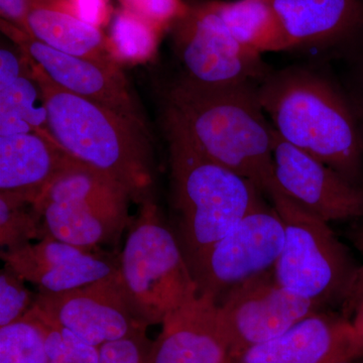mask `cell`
<instances>
[{
    "instance_id": "6da1fadb",
    "label": "cell",
    "mask_w": 363,
    "mask_h": 363,
    "mask_svg": "<svg viewBox=\"0 0 363 363\" xmlns=\"http://www.w3.org/2000/svg\"><path fill=\"white\" fill-rule=\"evenodd\" d=\"M164 123L175 126L205 156L252 182L267 197L279 187L274 128L252 84L208 86L182 76L167 94Z\"/></svg>"
},
{
    "instance_id": "7a4b0ae2",
    "label": "cell",
    "mask_w": 363,
    "mask_h": 363,
    "mask_svg": "<svg viewBox=\"0 0 363 363\" xmlns=\"http://www.w3.org/2000/svg\"><path fill=\"white\" fill-rule=\"evenodd\" d=\"M32 62L55 140L74 159L121 182L133 202L154 198V156L147 125L61 89Z\"/></svg>"
},
{
    "instance_id": "3957f363",
    "label": "cell",
    "mask_w": 363,
    "mask_h": 363,
    "mask_svg": "<svg viewBox=\"0 0 363 363\" xmlns=\"http://www.w3.org/2000/svg\"><path fill=\"white\" fill-rule=\"evenodd\" d=\"M257 94L281 138L363 188V135L331 83L312 72L288 69L267 76Z\"/></svg>"
},
{
    "instance_id": "277c9868",
    "label": "cell",
    "mask_w": 363,
    "mask_h": 363,
    "mask_svg": "<svg viewBox=\"0 0 363 363\" xmlns=\"http://www.w3.org/2000/svg\"><path fill=\"white\" fill-rule=\"evenodd\" d=\"M164 126L179 217L177 236L190 267L257 206L260 192L252 182L205 156L175 126Z\"/></svg>"
},
{
    "instance_id": "5b68a950",
    "label": "cell",
    "mask_w": 363,
    "mask_h": 363,
    "mask_svg": "<svg viewBox=\"0 0 363 363\" xmlns=\"http://www.w3.org/2000/svg\"><path fill=\"white\" fill-rule=\"evenodd\" d=\"M140 205L119 253L116 283L133 316L150 326L199 294L178 236L154 198Z\"/></svg>"
},
{
    "instance_id": "8992f818",
    "label": "cell",
    "mask_w": 363,
    "mask_h": 363,
    "mask_svg": "<svg viewBox=\"0 0 363 363\" xmlns=\"http://www.w3.org/2000/svg\"><path fill=\"white\" fill-rule=\"evenodd\" d=\"M285 229V245L274 267L284 288L323 308L352 296L359 267L329 226L293 201L279 186L269 196Z\"/></svg>"
},
{
    "instance_id": "52a82bcc",
    "label": "cell",
    "mask_w": 363,
    "mask_h": 363,
    "mask_svg": "<svg viewBox=\"0 0 363 363\" xmlns=\"http://www.w3.org/2000/svg\"><path fill=\"white\" fill-rule=\"evenodd\" d=\"M133 198L121 182L73 159L33 204L45 238L99 250L116 245L133 218Z\"/></svg>"
},
{
    "instance_id": "ba28073f",
    "label": "cell",
    "mask_w": 363,
    "mask_h": 363,
    "mask_svg": "<svg viewBox=\"0 0 363 363\" xmlns=\"http://www.w3.org/2000/svg\"><path fill=\"white\" fill-rule=\"evenodd\" d=\"M183 77L208 86L252 84L267 77L259 52L235 39L210 2L189 7L172 26Z\"/></svg>"
},
{
    "instance_id": "9c48e42d",
    "label": "cell",
    "mask_w": 363,
    "mask_h": 363,
    "mask_svg": "<svg viewBox=\"0 0 363 363\" xmlns=\"http://www.w3.org/2000/svg\"><path fill=\"white\" fill-rule=\"evenodd\" d=\"M285 245L283 221L274 208L257 203L192 266L199 295L218 301L234 286L274 269Z\"/></svg>"
},
{
    "instance_id": "30bf717a",
    "label": "cell",
    "mask_w": 363,
    "mask_h": 363,
    "mask_svg": "<svg viewBox=\"0 0 363 363\" xmlns=\"http://www.w3.org/2000/svg\"><path fill=\"white\" fill-rule=\"evenodd\" d=\"M217 304L230 354L278 337L322 310L284 288L274 269L234 286Z\"/></svg>"
},
{
    "instance_id": "8fae6325",
    "label": "cell",
    "mask_w": 363,
    "mask_h": 363,
    "mask_svg": "<svg viewBox=\"0 0 363 363\" xmlns=\"http://www.w3.org/2000/svg\"><path fill=\"white\" fill-rule=\"evenodd\" d=\"M1 30L61 89L145 124L121 67L57 51L4 20Z\"/></svg>"
},
{
    "instance_id": "7c38bea8",
    "label": "cell",
    "mask_w": 363,
    "mask_h": 363,
    "mask_svg": "<svg viewBox=\"0 0 363 363\" xmlns=\"http://www.w3.org/2000/svg\"><path fill=\"white\" fill-rule=\"evenodd\" d=\"M274 175L293 201L326 222L363 217V188L286 142L274 130Z\"/></svg>"
},
{
    "instance_id": "4fadbf2b",
    "label": "cell",
    "mask_w": 363,
    "mask_h": 363,
    "mask_svg": "<svg viewBox=\"0 0 363 363\" xmlns=\"http://www.w3.org/2000/svg\"><path fill=\"white\" fill-rule=\"evenodd\" d=\"M35 306L96 347L147 331L149 327L130 312L116 276L66 292H38Z\"/></svg>"
},
{
    "instance_id": "5bb4252c",
    "label": "cell",
    "mask_w": 363,
    "mask_h": 363,
    "mask_svg": "<svg viewBox=\"0 0 363 363\" xmlns=\"http://www.w3.org/2000/svg\"><path fill=\"white\" fill-rule=\"evenodd\" d=\"M1 259L42 293L66 292L112 278L119 267V253L86 250L49 236L1 250Z\"/></svg>"
},
{
    "instance_id": "9a60e30c",
    "label": "cell",
    "mask_w": 363,
    "mask_h": 363,
    "mask_svg": "<svg viewBox=\"0 0 363 363\" xmlns=\"http://www.w3.org/2000/svg\"><path fill=\"white\" fill-rule=\"evenodd\" d=\"M363 357V342L345 316L318 312L278 337L229 355L227 363H339Z\"/></svg>"
},
{
    "instance_id": "2e32d148",
    "label": "cell",
    "mask_w": 363,
    "mask_h": 363,
    "mask_svg": "<svg viewBox=\"0 0 363 363\" xmlns=\"http://www.w3.org/2000/svg\"><path fill=\"white\" fill-rule=\"evenodd\" d=\"M162 326L150 344L147 363L228 362V339L211 296L198 295L172 313Z\"/></svg>"
},
{
    "instance_id": "e0dca14e",
    "label": "cell",
    "mask_w": 363,
    "mask_h": 363,
    "mask_svg": "<svg viewBox=\"0 0 363 363\" xmlns=\"http://www.w3.org/2000/svg\"><path fill=\"white\" fill-rule=\"evenodd\" d=\"M73 159L52 135H0V192L35 204Z\"/></svg>"
},
{
    "instance_id": "ac0fdd59",
    "label": "cell",
    "mask_w": 363,
    "mask_h": 363,
    "mask_svg": "<svg viewBox=\"0 0 363 363\" xmlns=\"http://www.w3.org/2000/svg\"><path fill=\"white\" fill-rule=\"evenodd\" d=\"M291 48L338 39L363 23L362 0H272Z\"/></svg>"
},
{
    "instance_id": "d6986e66",
    "label": "cell",
    "mask_w": 363,
    "mask_h": 363,
    "mask_svg": "<svg viewBox=\"0 0 363 363\" xmlns=\"http://www.w3.org/2000/svg\"><path fill=\"white\" fill-rule=\"evenodd\" d=\"M23 30L57 51L105 65L119 66L109 52L107 37L101 28L81 21L70 7L30 6Z\"/></svg>"
},
{
    "instance_id": "ffe728a7",
    "label": "cell",
    "mask_w": 363,
    "mask_h": 363,
    "mask_svg": "<svg viewBox=\"0 0 363 363\" xmlns=\"http://www.w3.org/2000/svg\"><path fill=\"white\" fill-rule=\"evenodd\" d=\"M212 7L240 44L259 52L291 49L272 0L211 1Z\"/></svg>"
},
{
    "instance_id": "44dd1931",
    "label": "cell",
    "mask_w": 363,
    "mask_h": 363,
    "mask_svg": "<svg viewBox=\"0 0 363 363\" xmlns=\"http://www.w3.org/2000/svg\"><path fill=\"white\" fill-rule=\"evenodd\" d=\"M32 133L51 135L42 88L33 70L0 92V135Z\"/></svg>"
},
{
    "instance_id": "7402d4cb",
    "label": "cell",
    "mask_w": 363,
    "mask_h": 363,
    "mask_svg": "<svg viewBox=\"0 0 363 363\" xmlns=\"http://www.w3.org/2000/svg\"><path fill=\"white\" fill-rule=\"evenodd\" d=\"M164 30L126 11H114L107 45L114 61L121 65H142L157 56Z\"/></svg>"
},
{
    "instance_id": "603a6c76",
    "label": "cell",
    "mask_w": 363,
    "mask_h": 363,
    "mask_svg": "<svg viewBox=\"0 0 363 363\" xmlns=\"http://www.w3.org/2000/svg\"><path fill=\"white\" fill-rule=\"evenodd\" d=\"M45 238L40 215L32 203L0 192V247L11 250Z\"/></svg>"
},
{
    "instance_id": "cb8c5ba5",
    "label": "cell",
    "mask_w": 363,
    "mask_h": 363,
    "mask_svg": "<svg viewBox=\"0 0 363 363\" xmlns=\"http://www.w3.org/2000/svg\"><path fill=\"white\" fill-rule=\"evenodd\" d=\"M0 363H48L44 330L30 311L0 327Z\"/></svg>"
},
{
    "instance_id": "d4e9b609",
    "label": "cell",
    "mask_w": 363,
    "mask_h": 363,
    "mask_svg": "<svg viewBox=\"0 0 363 363\" xmlns=\"http://www.w3.org/2000/svg\"><path fill=\"white\" fill-rule=\"evenodd\" d=\"M30 313L38 320L45 336L48 363H98L99 347L79 338L73 332L33 306Z\"/></svg>"
},
{
    "instance_id": "484cf974",
    "label": "cell",
    "mask_w": 363,
    "mask_h": 363,
    "mask_svg": "<svg viewBox=\"0 0 363 363\" xmlns=\"http://www.w3.org/2000/svg\"><path fill=\"white\" fill-rule=\"evenodd\" d=\"M25 281L6 264L0 271V327L23 319L35 306L37 294Z\"/></svg>"
},
{
    "instance_id": "4316f807",
    "label": "cell",
    "mask_w": 363,
    "mask_h": 363,
    "mask_svg": "<svg viewBox=\"0 0 363 363\" xmlns=\"http://www.w3.org/2000/svg\"><path fill=\"white\" fill-rule=\"evenodd\" d=\"M119 2L123 9L164 32L186 16L190 7L183 0H119Z\"/></svg>"
},
{
    "instance_id": "83f0119b",
    "label": "cell",
    "mask_w": 363,
    "mask_h": 363,
    "mask_svg": "<svg viewBox=\"0 0 363 363\" xmlns=\"http://www.w3.org/2000/svg\"><path fill=\"white\" fill-rule=\"evenodd\" d=\"M150 344L147 331L105 343L99 347L98 363H147Z\"/></svg>"
},
{
    "instance_id": "f1b7e54d",
    "label": "cell",
    "mask_w": 363,
    "mask_h": 363,
    "mask_svg": "<svg viewBox=\"0 0 363 363\" xmlns=\"http://www.w3.org/2000/svg\"><path fill=\"white\" fill-rule=\"evenodd\" d=\"M33 71L32 60L16 48L2 45L0 49V92L11 87L14 82Z\"/></svg>"
},
{
    "instance_id": "f546056e",
    "label": "cell",
    "mask_w": 363,
    "mask_h": 363,
    "mask_svg": "<svg viewBox=\"0 0 363 363\" xmlns=\"http://www.w3.org/2000/svg\"><path fill=\"white\" fill-rule=\"evenodd\" d=\"M68 2L74 16L98 28L108 25L113 18L111 0H68Z\"/></svg>"
},
{
    "instance_id": "4dcf8cb0",
    "label": "cell",
    "mask_w": 363,
    "mask_h": 363,
    "mask_svg": "<svg viewBox=\"0 0 363 363\" xmlns=\"http://www.w3.org/2000/svg\"><path fill=\"white\" fill-rule=\"evenodd\" d=\"M30 0H0L2 20L23 30Z\"/></svg>"
},
{
    "instance_id": "1f68e13d",
    "label": "cell",
    "mask_w": 363,
    "mask_h": 363,
    "mask_svg": "<svg viewBox=\"0 0 363 363\" xmlns=\"http://www.w3.org/2000/svg\"><path fill=\"white\" fill-rule=\"evenodd\" d=\"M351 316H352L350 319L351 324L357 332L358 337L362 339L363 342V298L358 303Z\"/></svg>"
},
{
    "instance_id": "d6a6232c",
    "label": "cell",
    "mask_w": 363,
    "mask_h": 363,
    "mask_svg": "<svg viewBox=\"0 0 363 363\" xmlns=\"http://www.w3.org/2000/svg\"><path fill=\"white\" fill-rule=\"evenodd\" d=\"M352 240L355 247H357L363 255V229L352 234ZM357 290V292L363 293V264L360 266L359 272H358Z\"/></svg>"
},
{
    "instance_id": "836d02e7",
    "label": "cell",
    "mask_w": 363,
    "mask_h": 363,
    "mask_svg": "<svg viewBox=\"0 0 363 363\" xmlns=\"http://www.w3.org/2000/svg\"><path fill=\"white\" fill-rule=\"evenodd\" d=\"M358 359L355 360H347V362H339V363H357Z\"/></svg>"
},
{
    "instance_id": "e575fe53",
    "label": "cell",
    "mask_w": 363,
    "mask_h": 363,
    "mask_svg": "<svg viewBox=\"0 0 363 363\" xmlns=\"http://www.w3.org/2000/svg\"><path fill=\"white\" fill-rule=\"evenodd\" d=\"M362 118H363V88H362Z\"/></svg>"
},
{
    "instance_id": "d590c367",
    "label": "cell",
    "mask_w": 363,
    "mask_h": 363,
    "mask_svg": "<svg viewBox=\"0 0 363 363\" xmlns=\"http://www.w3.org/2000/svg\"><path fill=\"white\" fill-rule=\"evenodd\" d=\"M362 363H363V362H362Z\"/></svg>"
}]
</instances>
